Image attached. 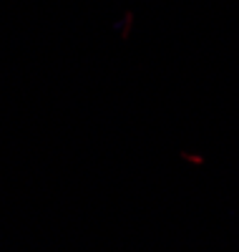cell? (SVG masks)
Here are the masks:
<instances>
[{
  "mask_svg": "<svg viewBox=\"0 0 239 252\" xmlns=\"http://www.w3.org/2000/svg\"><path fill=\"white\" fill-rule=\"evenodd\" d=\"M184 159H189L194 164H202V157H194V154H184Z\"/></svg>",
  "mask_w": 239,
  "mask_h": 252,
  "instance_id": "6da1fadb",
  "label": "cell"
}]
</instances>
